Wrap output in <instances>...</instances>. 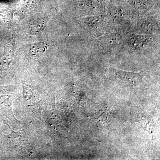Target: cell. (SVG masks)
<instances>
[{
	"label": "cell",
	"mask_w": 160,
	"mask_h": 160,
	"mask_svg": "<svg viewBox=\"0 0 160 160\" xmlns=\"http://www.w3.org/2000/svg\"><path fill=\"white\" fill-rule=\"evenodd\" d=\"M153 42L152 35L132 33L126 37L127 46L133 51H139L151 46Z\"/></svg>",
	"instance_id": "cell-1"
},
{
	"label": "cell",
	"mask_w": 160,
	"mask_h": 160,
	"mask_svg": "<svg viewBox=\"0 0 160 160\" xmlns=\"http://www.w3.org/2000/svg\"><path fill=\"white\" fill-rule=\"evenodd\" d=\"M109 18L106 15H92L85 18L84 23L90 33L102 35L107 28Z\"/></svg>",
	"instance_id": "cell-2"
},
{
	"label": "cell",
	"mask_w": 160,
	"mask_h": 160,
	"mask_svg": "<svg viewBox=\"0 0 160 160\" xmlns=\"http://www.w3.org/2000/svg\"><path fill=\"white\" fill-rule=\"evenodd\" d=\"M159 21L153 16L142 18L138 22V28L140 33L152 35L159 30Z\"/></svg>",
	"instance_id": "cell-3"
},
{
	"label": "cell",
	"mask_w": 160,
	"mask_h": 160,
	"mask_svg": "<svg viewBox=\"0 0 160 160\" xmlns=\"http://www.w3.org/2000/svg\"><path fill=\"white\" fill-rule=\"evenodd\" d=\"M110 70L115 77L124 82L135 85L142 81L143 75L141 72H130L118 70L113 68H110Z\"/></svg>",
	"instance_id": "cell-4"
},
{
	"label": "cell",
	"mask_w": 160,
	"mask_h": 160,
	"mask_svg": "<svg viewBox=\"0 0 160 160\" xmlns=\"http://www.w3.org/2000/svg\"><path fill=\"white\" fill-rule=\"evenodd\" d=\"M122 36L116 32L106 33L99 39L101 46L107 49H112L119 46L122 41Z\"/></svg>",
	"instance_id": "cell-5"
},
{
	"label": "cell",
	"mask_w": 160,
	"mask_h": 160,
	"mask_svg": "<svg viewBox=\"0 0 160 160\" xmlns=\"http://www.w3.org/2000/svg\"><path fill=\"white\" fill-rule=\"evenodd\" d=\"M132 9L137 12H144L151 9L158 0H127Z\"/></svg>",
	"instance_id": "cell-6"
},
{
	"label": "cell",
	"mask_w": 160,
	"mask_h": 160,
	"mask_svg": "<svg viewBox=\"0 0 160 160\" xmlns=\"http://www.w3.org/2000/svg\"><path fill=\"white\" fill-rule=\"evenodd\" d=\"M85 6L90 14H98L102 11L104 5L102 0H86Z\"/></svg>",
	"instance_id": "cell-7"
},
{
	"label": "cell",
	"mask_w": 160,
	"mask_h": 160,
	"mask_svg": "<svg viewBox=\"0 0 160 160\" xmlns=\"http://www.w3.org/2000/svg\"><path fill=\"white\" fill-rule=\"evenodd\" d=\"M108 12L111 18L116 20L122 19L126 14V11L122 6L115 4L109 6Z\"/></svg>",
	"instance_id": "cell-8"
},
{
	"label": "cell",
	"mask_w": 160,
	"mask_h": 160,
	"mask_svg": "<svg viewBox=\"0 0 160 160\" xmlns=\"http://www.w3.org/2000/svg\"><path fill=\"white\" fill-rule=\"evenodd\" d=\"M47 48L48 47L46 43L40 42L33 44L30 47L29 50L33 57L39 58L45 53Z\"/></svg>",
	"instance_id": "cell-9"
},
{
	"label": "cell",
	"mask_w": 160,
	"mask_h": 160,
	"mask_svg": "<svg viewBox=\"0 0 160 160\" xmlns=\"http://www.w3.org/2000/svg\"><path fill=\"white\" fill-rule=\"evenodd\" d=\"M45 22L42 19H38L33 21L30 26V30L33 34L39 33L44 29Z\"/></svg>",
	"instance_id": "cell-10"
},
{
	"label": "cell",
	"mask_w": 160,
	"mask_h": 160,
	"mask_svg": "<svg viewBox=\"0 0 160 160\" xmlns=\"http://www.w3.org/2000/svg\"><path fill=\"white\" fill-rule=\"evenodd\" d=\"M31 91L30 89H27V88H24V96L26 98L28 97V98H29L31 97L32 96Z\"/></svg>",
	"instance_id": "cell-11"
}]
</instances>
